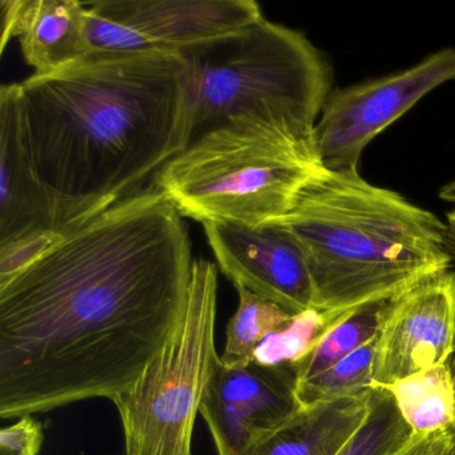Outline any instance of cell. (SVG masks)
<instances>
[{
	"instance_id": "obj_1",
	"label": "cell",
	"mask_w": 455,
	"mask_h": 455,
	"mask_svg": "<svg viewBox=\"0 0 455 455\" xmlns=\"http://www.w3.org/2000/svg\"><path fill=\"white\" fill-rule=\"evenodd\" d=\"M193 263L182 215L151 186L0 283V417L132 387L180 324Z\"/></svg>"
},
{
	"instance_id": "obj_2",
	"label": "cell",
	"mask_w": 455,
	"mask_h": 455,
	"mask_svg": "<svg viewBox=\"0 0 455 455\" xmlns=\"http://www.w3.org/2000/svg\"><path fill=\"white\" fill-rule=\"evenodd\" d=\"M20 86L63 233L145 190L193 137L188 66L178 52H92Z\"/></svg>"
},
{
	"instance_id": "obj_3",
	"label": "cell",
	"mask_w": 455,
	"mask_h": 455,
	"mask_svg": "<svg viewBox=\"0 0 455 455\" xmlns=\"http://www.w3.org/2000/svg\"><path fill=\"white\" fill-rule=\"evenodd\" d=\"M276 222L305 254L316 310L391 299L451 265L444 222L359 172L319 170Z\"/></svg>"
},
{
	"instance_id": "obj_4",
	"label": "cell",
	"mask_w": 455,
	"mask_h": 455,
	"mask_svg": "<svg viewBox=\"0 0 455 455\" xmlns=\"http://www.w3.org/2000/svg\"><path fill=\"white\" fill-rule=\"evenodd\" d=\"M321 169L315 127L247 111L193 140L153 188L183 218L258 228L286 217Z\"/></svg>"
},
{
	"instance_id": "obj_5",
	"label": "cell",
	"mask_w": 455,
	"mask_h": 455,
	"mask_svg": "<svg viewBox=\"0 0 455 455\" xmlns=\"http://www.w3.org/2000/svg\"><path fill=\"white\" fill-rule=\"evenodd\" d=\"M178 54L188 66L191 142L247 111L315 127L331 92L323 55L299 31L265 17Z\"/></svg>"
},
{
	"instance_id": "obj_6",
	"label": "cell",
	"mask_w": 455,
	"mask_h": 455,
	"mask_svg": "<svg viewBox=\"0 0 455 455\" xmlns=\"http://www.w3.org/2000/svg\"><path fill=\"white\" fill-rule=\"evenodd\" d=\"M218 267L196 258L182 318L137 382L113 399L124 427V455H193L194 425L215 347Z\"/></svg>"
},
{
	"instance_id": "obj_7",
	"label": "cell",
	"mask_w": 455,
	"mask_h": 455,
	"mask_svg": "<svg viewBox=\"0 0 455 455\" xmlns=\"http://www.w3.org/2000/svg\"><path fill=\"white\" fill-rule=\"evenodd\" d=\"M263 18L252 0H100L86 4L92 52H180Z\"/></svg>"
},
{
	"instance_id": "obj_8",
	"label": "cell",
	"mask_w": 455,
	"mask_h": 455,
	"mask_svg": "<svg viewBox=\"0 0 455 455\" xmlns=\"http://www.w3.org/2000/svg\"><path fill=\"white\" fill-rule=\"evenodd\" d=\"M455 81V49L428 55L412 68L330 92L315 126L322 169L359 172L362 154L377 135L428 92Z\"/></svg>"
},
{
	"instance_id": "obj_9",
	"label": "cell",
	"mask_w": 455,
	"mask_h": 455,
	"mask_svg": "<svg viewBox=\"0 0 455 455\" xmlns=\"http://www.w3.org/2000/svg\"><path fill=\"white\" fill-rule=\"evenodd\" d=\"M300 407L291 364L250 362L228 366L218 358L204 388L201 412L218 455H251Z\"/></svg>"
},
{
	"instance_id": "obj_10",
	"label": "cell",
	"mask_w": 455,
	"mask_h": 455,
	"mask_svg": "<svg viewBox=\"0 0 455 455\" xmlns=\"http://www.w3.org/2000/svg\"><path fill=\"white\" fill-rule=\"evenodd\" d=\"M455 350V273L446 268L394 297L375 342L372 388L447 363Z\"/></svg>"
},
{
	"instance_id": "obj_11",
	"label": "cell",
	"mask_w": 455,
	"mask_h": 455,
	"mask_svg": "<svg viewBox=\"0 0 455 455\" xmlns=\"http://www.w3.org/2000/svg\"><path fill=\"white\" fill-rule=\"evenodd\" d=\"M218 267L233 282L291 314L314 308V287L305 254L289 231L274 222L250 228L204 223Z\"/></svg>"
},
{
	"instance_id": "obj_12",
	"label": "cell",
	"mask_w": 455,
	"mask_h": 455,
	"mask_svg": "<svg viewBox=\"0 0 455 455\" xmlns=\"http://www.w3.org/2000/svg\"><path fill=\"white\" fill-rule=\"evenodd\" d=\"M60 230L58 199L39 174L20 84L0 89V246L39 231Z\"/></svg>"
},
{
	"instance_id": "obj_13",
	"label": "cell",
	"mask_w": 455,
	"mask_h": 455,
	"mask_svg": "<svg viewBox=\"0 0 455 455\" xmlns=\"http://www.w3.org/2000/svg\"><path fill=\"white\" fill-rule=\"evenodd\" d=\"M2 52L20 39L34 74H49L92 54L86 4L78 0H2Z\"/></svg>"
},
{
	"instance_id": "obj_14",
	"label": "cell",
	"mask_w": 455,
	"mask_h": 455,
	"mask_svg": "<svg viewBox=\"0 0 455 455\" xmlns=\"http://www.w3.org/2000/svg\"><path fill=\"white\" fill-rule=\"evenodd\" d=\"M370 396L371 391L300 409L266 436L251 455H338L366 419Z\"/></svg>"
},
{
	"instance_id": "obj_15",
	"label": "cell",
	"mask_w": 455,
	"mask_h": 455,
	"mask_svg": "<svg viewBox=\"0 0 455 455\" xmlns=\"http://www.w3.org/2000/svg\"><path fill=\"white\" fill-rule=\"evenodd\" d=\"M387 390L414 435L452 427L455 396L449 362L399 380Z\"/></svg>"
},
{
	"instance_id": "obj_16",
	"label": "cell",
	"mask_w": 455,
	"mask_h": 455,
	"mask_svg": "<svg viewBox=\"0 0 455 455\" xmlns=\"http://www.w3.org/2000/svg\"><path fill=\"white\" fill-rule=\"evenodd\" d=\"M391 299L366 303L348 311L339 323L327 331L307 356L297 364H292L297 382L326 371L362 346L375 339Z\"/></svg>"
},
{
	"instance_id": "obj_17",
	"label": "cell",
	"mask_w": 455,
	"mask_h": 455,
	"mask_svg": "<svg viewBox=\"0 0 455 455\" xmlns=\"http://www.w3.org/2000/svg\"><path fill=\"white\" fill-rule=\"evenodd\" d=\"M235 289L239 295L238 310L228 322L225 351L220 355L223 363L228 366L254 362L260 343L286 326L294 316L244 287L235 286Z\"/></svg>"
},
{
	"instance_id": "obj_18",
	"label": "cell",
	"mask_w": 455,
	"mask_h": 455,
	"mask_svg": "<svg viewBox=\"0 0 455 455\" xmlns=\"http://www.w3.org/2000/svg\"><path fill=\"white\" fill-rule=\"evenodd\" d=\"M375 342L362 346L326 371L297 382V398L302 409L343 398L366 395L372 390Z\"/></svg>"
},
{
	"instance_id": "obj_19",
	"label": "cell",
	"mask_w": 455,
	"mask_h": 455,
	"mask_svg": "<svg viewBox=\"0 0 455 455\" xmlns=\"http://www.w3.org/2000/svg\"><path fill=\"white\" fill-rule=\"evenodd\" d=\"M347 313L310 308L292 316L286 326L268 335L260 343L255 351L254 361L271 366L297 364L314 350L327 331L339 323Z\"/></svg>"
},
{
	"instance_id": "obj_20",
	"label": "cell",
	"mask_w": 455,
	"mask_h": 455,
	"mask_svg": "<svg viewBox=\"0 0 455 455\" xmlns=\"http://www.w3.org/2000/svg\"><path fill=\"white\" fill-rule=\"evenodd\" d=\"M411 438L387 388H372L370 409L353 438L338 455H393Z\"/></svg>"
},
{
	"instance_id": "obj_21",
	"label": "cell",
	"mask_w": 455,
	"mask_h": 455,
	"mask_svg": "<svg viewBox=\"0 0 455 455\" xmlns=\"http://www.w3.org/2000/svg\"><path fill=\"white\" fill-rule=\"evenodd\" d=\"M65 234L57 230L39 231L0 246V283L9 281L38 260L62 241Z\"/></svg>"
},
{
	"instance_id": "obj_22",
	"label": "cell",
	"mask_w": 455,
	"mask_h": 455,
	"mask_svg": "<svg viewBox=\"0 0 455 455\" xmlns=\"http://www.w3.org/2000/svg\"><path fill=\"white\" fill-rule=\"evenodd\" d=\"M44 439L41 423L33 415H25L0 431V455H38Z\"/></svg>"
},
{
	"instance_id": "obj_23",
	"label": "cell",
	"mask_w": 455,
	"mask_h": 455,
	"mask_svg": "<svg viewBox=\"0 0 455 455\" xmlns=\"http://www.w3.org/2000/svg\"><path fill=\"white\" fill-rule=\"evenodd\" d=\"M393 455H455V431L452 428L414 435Z\"/></svg>"
},
{
	"instance_id": "obj_24",
	"label": "cell",
	"mask_w": 455,
	"mask_h": 455,
	"mask_svg": "<svg viewBox=\"0 0 455 455\" xmlns=\"http://www.w3.org/2000/svg\"><path fill=\"white\" fill-rule=\"evenodd\" d=\"M446 249L450 260L455 263V209L447 214L446 220Z\"/></svg>"
},
{
	"instance_id": "obj_25",
	"label": "cell",
	"mask_w": 455,
	"mask_h": 455,
	"mask_svg": "<svg viewBox=\"0 0 455 455\" xmlns=\"http://www.w3.org/2000/svg\"><path fill=\"white\" fill-rule=\"evenodd\" d=\"M439 196L443 201L450 202V204H455V180L452 182L447 183L446 186L441 188V193H439Z\"/></svg>"
},
{
	"instance_id": "obj_26",
	"label": "cell",
	"mask_w": 455,
	"mask_h": 455,
	"mask_svg": "<svg viewBox=\"0 0 455 455\" xmlns=\"http://www.w3.org/2000/svg\"><path fill=\"white\" fill-rule=\"evenodd\" d=\"M449 367H450V371H451L452 385H454V396H455V350H454V353H452V355L450 356ZM451 428H452V430L455 431V419H454V423H452Z\"/></svg>"
},
{
	"instance_id": "obj_27",
	"label": "cell",
	"mask_w": 455,
	"mask_h": 455,
	"mask_svg": "<svg viewBox=\"0 0 455 455\" xmlns=\"http://www.w3.org/2000/svg\"></svg>"
}]
</instances>
